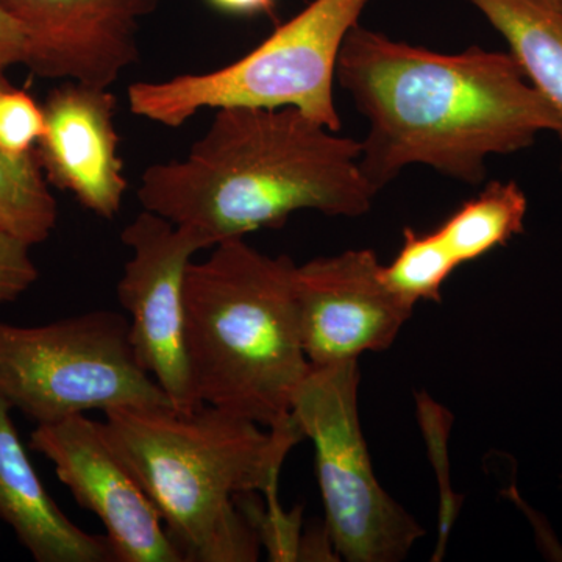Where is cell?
<instances>
[{
	"instance_id": "cell-13",
	"label": "cell",
	"mask_w": 562,
	"mask_h": 562,
	"mask_svg": "<svg viewBox=\"0 0 562 562\" xmlns=\"http://www.w3.org/2000/svg\"><path fill=\"white\" fill-rule=\"evenodd\" d=\"M11 412L0 398V520L36 562H116L105 535L85 531L52 498Z\"/></svg>"
},
{
	"instance_id": "cell-9",
	"label": "cell",
	"mask_w": 562,
	"mask_h": 562,
	"mask_svg": "<svg viewBox=\"0 0 562 562\" xmlns=\"http://www.w3.org/2000/svg\"><path fill=\"white\" fill-rule=\"evenodd\" d=\"M31 449L54 464L80 508L105 528L116 562H183L154 503L111 442L105 422L76 414L36 425Z\"/></svg>"
},
{
	"instance_id": "cell-8",
	"label": "cell",
	"mask_w": 562,
	"mask_h": 562,
	"mask_svg": "<svg viewBox=\"0 0 562 562\" xmlns=\"http://www.w3.org/2000/svg\"><path fill=\"white\" fill-rule=\"evenodd\" d=\"M132 251L117 283V301L128 314V339L136 360L180 412L198 408L184 350V279L209 241L190 227L144 210L121 233Z\"/></svg>"
},
{
	"instance_id": "cell-5",
	"label": "cell",
	"mask_w": 562,
	"mask_h": 562,
	"mask_svg": "<svg viewBox=\"0 0 562 562\" xmlns=\"http://www.w3.org/2000/svg\"><path fill=\"white\" fill-rule=\"evenodd\" d=\"M369 0H312L249 54L224 68L128 88L135 116L177 128L206 109H295L333 132L336 63Z\"/></svg>"
},
{
	"instance_id": "cell-17",
	"label": "cell",
	"mask_w": 562,
	"mask_h": 562,
	"mask_svg": "<svg viewBox=\"0 0 562 562\" xmlns=\"http://www.w3.org/2000/svg\"><path fill=\"white\" fill-rule=\"evenodd\" d=\"M457 268L438 232L420 235L405 228L402 249L383 266L382 276L395 294L416 305L420 301L441 302L443 283Z\"/></svg>"
},
{
	"instance_id": "cell-15",
	"label": "cell",
	"mask_w": 562,
	"mask_h": 562,
	"mask_svg": "<svg viewBox=\"0 0 562 562\" xmlns=\"http://www.w3.org/2000/svg\"><path fill=\"white\" fill-rule=\"evenodd\" d=\"M528 202L516 181H491L436 228L458 268L525 232Z\"/></svg>"
},
{
	"instance_id": "cell-16",
	"label": "cell",
	"mask_w": 562,
	"mask_h": 562,
	"mask_svg": "<svg viewBox=\"0 0 562 562\" xmlns=\"http://www.w3.org/2000/svg\"><path fill=\"white\" fill-rule=\"evenodd\" d=\"M57 220V201L35 154L18 161L0 154V227L33 247L49 239Z\"/></svg>"
},
{
	"instance_id": "cell-11",
	"label": "cell",
	"mask_w": 562,
	"mask_h": 562,
	"mask_svg": "<svg viewBox=\"0 0 562 562\" xmlns=\"http://www.w3.org/2000/svg\"><path fill=\"white\" fill-rule=\"evenodd\" d=\"M161 0H0L27 43L25 63L43 79L110 88L139 58L140 22Z\"/></svg>"
},
{
	"instance_id": "cell-10",
	"label": "cell",
	"mask_w": 562,
	"mask_h": 562,
	"mask_svg": "<svg viewBox=\"0 0 562 562\" xmlns=\"http://www.w3.org/2000/svg\"><path fill=\"white\" fill-rule=\"evenodd\" d=\"M372 250H346L295 266L303 349L313 368L390 349L413 316L412 302L387 286Z\"/></svg>"
},
{
	"instance_id": "cell-22",
	"label": "cell",
	"mask_w": 562,
	"mask_h": 562,
	"mask_svg": "<svg viewBox=\"0 0 562 562\" xmlns=\"http://www.w3.org/2000/svg\"><path fill=\"white\" fill-rule=\"evenodd\" d=\"M560 2H561V7H562V0H560Z\"/></svg>"
},
{
	"instance_id": "cell-14",
	"label": "cell",
	"mask_w": 562,
	"mask_h": 562,
	"mask_svg": "<svg viewBox=\"0 0 562 562\" xmlns=\"http://www.w3.org/2000/svg\"><path fill=\"white\" fill-rule=\"evenodd\" d=\"M508 43L509 52L558 120L562 144V7L560 0H468ZM562 171V161H561Z\"/></svg>"
},
{
	"instance_id": "cell-19",
	"label": "cell",
	"mask_w": 562,
	"mask_h": 562,
	"mask_svg": "<svg viewBox=\"0 0 562 562\" xmlns=\"http://www.w3.org/2000/svg\"><path fill=\"white\" fill-rule=\"evenodd\" d=\"M38 277L31 246L0 227V305L16 302Z\"/></svg>"
},
{
	"instance_id": "cell-1",
	"label": "cell",
	"mask_w": 562,
	"mask_h": 562,
	"mask_svg": "<svg viewBox=\"0 0 562 562\" xmlns=\"http://www.w3.org/2000/svg\"><path fill=\"white\" fill-rule=\"evenodd\" d=\"M336 80L369 122L360 165L376 194L412 165L480 184L492 155L558 132L552 106L512 52L439 54L358 24L339 50Z\"/></svg>"
},
{
	"instance_id": "cell-12",
	"label": "cell",
	"mask_w": 562,
	"mask_h": 562,
	"mask_svg": "<svg viewBox=\"0 0 562 562\" xmlns=\"http://www.w3.org/2000/svg\"><path fill=\"white\" fill-rule=\"evenodd\" d=\"M116 103L110 88L66 81L44 102L46 128L35 147L46 180L106 221L120 213L128 190Z\"/></svg>"
},
{
	"instance_id": "cell-20",
	"label": "cell",
	"mask_w": 562,
	"mask_h": 562,
	"mask_svg": "<svg viewBox=\"0 0 562 562\" xmlns=\"http://www.w3.org/2000/svg\"><path fill=\"white\" fill-rule=\"evenodd\" d=\"M27 54V43L24 33L9 14L0 9V72L13 68L16 65H24Z\"/></svg>"
},
{
	"instance_id": "cell-4",
	"label": "cell",
	"mask_w": 562,
	"mask_h": 562,
	"mask_svg": "<svg viewBox=\"0 0 562 562\" xmlns=\"http://www.w3.org/2000/svg\"><path fill=\"white\" fill-rule=\"evenodd\" d=\"M295 262L244 238L192 261L184 279V350L199 405L276 428L292 419L312 362L303 349Z\"/></svg>"
},
{
	"instance_id": "cell-21",
	"label": "cell",
	"mask_w": 562,
	"mask_h": 562,
	"mask_svg": "<svg viewBox=\"0 0 562 562\" xmlns=\"http://www.w3.org/2000/svg\"><path fill=\"white\" fill-rule=\"evenodd\" d=\"M213 9L232 16H258L272 14L277 0H206Z\"/></svg>"
},
{
	"instance_id": "cell-7",
	"label": "cell",
	"mask_w": 562,
	"mask_h": 562,
	"mask_svg": "<svg viewBox=\"0 0 562 562\" xmlns=\"http://www.w3.org/2000/svg\"><path fill=\"white\" fill-rule=\"evenodd\" d=\"M358 387V360L312 368L295 395L292 417L313 442L325 536L336 554L349 562H398L425 531L376 480Z\"/></svg>"
},
{
	"instance_id": "cell-6",
	"label": "cell",
	"mask_w": 562,
	"mask_h": 562,
	"mask_svg": "<svg viewBox=\"0 0 562 562\" xmlns=\"http://www.w3.org/2000/svg\"><path fill=\"white\" fill-rule=\"evenodd\" d=\"M0 398L36 425L120 406L171 405L110 310L40 327L0 322Z\"/></svg>"
},
{
	"instance_id": "cell-18",
	"label": "cell",
	"mask_w": 562,
	"mask_h": 562,
	"mask_svg": "<svg viewBox=\"0 0 562 562\" xmlns=\"http://www.w3.org/2000/svg\"><path fill=\"white\" fill-rule=\"evenodd\" d=\"M44 128L43 106L9 80L0 81V154L16 161L32 157Z\"/></svg>"
},
{
	"instance_id": "cell-2",
	"label": "cell",
	"mask_w": 562,
	"mask_h": 562,
	"mask_svg": "<svg viewBox=\"0 0 562 562\" xmlns=\"http://www.w3.org/2000/svg\"><path fill=\"white\" fill-rule=\"evenodd\" d=\"M361 143L295 109L217 110L183 160L151 165L140 177L144 210L190 227L211 249L295 211L360 217L376 192L361 171Z\"/></svg>"
},
{
	"instance_id": "cell-3",
	"label": "cell",
	"mask_w": 562,
	"mask_h": 562,
	"mask_svg": "<svg viewBox=\"0 0 562 562\" xmlns=\"http://www.w3.org/2000/svg\"><path fill=\"white\" fill-rule=\"evenodd\" d=\"M117 452L160 514L183 562H255L261 542L239 498L277 487L294 417L261 427L216 406H120L103 413Z\"/></svg>"
}]
</instances>
